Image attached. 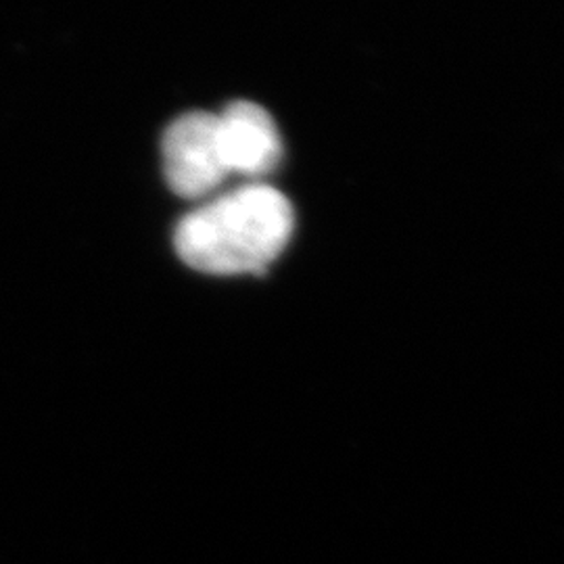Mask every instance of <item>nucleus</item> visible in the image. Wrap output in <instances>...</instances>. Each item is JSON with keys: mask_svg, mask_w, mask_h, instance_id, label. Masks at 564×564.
<instances>
[{"mask_svg": "<svg viewBox=\"0 0 564 564\" xmlns=\"http://www.w3.org/2000/svg\"><path fill=\"white\" fill-rule=\"evenodd\" d=\"M295 212L281 191L247 184L182 218L174 245L182 262L205 274H260L293 237Z\"/></svg>", "mask_w": 564, "mask_h": 564, "instance_id": "f257e3e1", "label": "nucleus"}, {"mask_svg": "<svg viewBox=\"0 0 564 564\" xmlns=\"http://www.w3.org/2000/svg\"><path fill=\"white\" fill-rule=\"evenodd\" d=\"M163 170L170 188L184 199L209 195L228 176L216 113L193 111L163 134Z\"/></svg>", "mask_w": 564, "mask_h": 564, "instance_id": "f03ea898", "label": "nucleus"}, {"mask_svg": "<svg viewBox=\"0 0 564 564\" xmlns=\"http://www.w3.org/2000/svg\"><path fill=\"white\" fill-rule=\"evenodd\" d=\"M216 118L228 174L263 176L279 165L281 134L262 105L232 102Z\"/></svg>", "mask_w": 564, "mask_h": 564, "instance_id": "7ed1b4c3", "label": "nucleus"}]
</instances>
